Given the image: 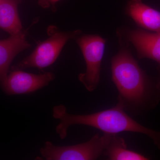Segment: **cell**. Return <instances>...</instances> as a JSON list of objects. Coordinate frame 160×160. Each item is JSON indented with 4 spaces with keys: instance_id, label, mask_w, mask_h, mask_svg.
<instances>
[{
    "instance_id": "obj_1",
    "label": "cell",
    "mask_w": 160,
    "mask_h": 160,
    "mask_svg": "<svg viewBox=\"0 0 160 160\" xmlns=\"http://www.w3.org/2000/svg\"><path fill=\"white\" fill-rule=\"evenodd\" d=\"M119 41L122 47L111 60L112 80L118 92V102L127 113L138 115L158 102L160 81L151 79L132 56L127 43Z\"/></svg>"
},
{
    "instance_id": "obj_2",
    "label": "cell",
    "mask_w": 160,
    "mask_h": 160,
    "mask_svg": "<svg viewBox=\"0 0 160 160\" xmlns=\"http://www.w3.org/2000/svg\"><path fill=\"white\" fill-rule=\"evenodd\" d=\"M52 117L59 120L56 131L61 139L67 136L70 126L82 125L93 127L104 133L118 134L122 132H129L146 135L151 138L156 146L160 149V132L149 129L133 119L118 102L112 108L89 114H69L66 106L58 105L52 108Z\"/></svg>"
},
{
    "instance_id": "obj_3",
    "label": "cell",
    "mask_w": 160,
    "mask_h": 160,
    "mask_svg": "<svg viewBox=\"0 0 160 160\" xmlns=\"http://www.w3.org/2000/svg\"><path fill=\"white\" fill-rule=\"evenodd\" d=\"M82 32L80 30L60 31L56 27L50 26L48 29L49 37L39 43L29 56L12 66V69L30 68L42 69L51 66L57 59L66 42L76 38Z\"/></svg>"
},
{
    "instance_id": "obj_4",
    "label": "cell",
    "mask_w": 160,
    "mask_h": 160,
    "mask_svg": "<svg viewBox=\"0 0 160 160\" xmlns=\"http://www.w3.org/2000/svg\"><path fill=\"white\" fill-rule=\"evenodd\" d=\"M114 134H97L85 142L69 146H57L46 141L40 149L46 160H94L104 153Z\"/></svg>"
},
{
    "instance_id": "obj_5",
    "label": "cell",
    "mask_w": 160,
    "mask_h": 160,
    "mask_svg": "<svg viewBox=\"0 0 160 160\" xmlns=\"http://www.w3.org/2000/svg\"><path fill=\"white\" fill-rule=\"evenodd\" d=\"M80 36L75 40L82 53L86 69L85 72L79 75L78 79L87 90L91 92L99 83L106 40L97 35Z\"/></svg>"
},
{
    "instance_id": "obj_6",
    "label": "cell",
    "mask_w": 160,
    "mask_h": 160,
    "mask_svg": "<svg viewBox=\"0 0 160 160\" xmlns=\"http://www.w3.org/2000/svg\"><path fill=\"white\" fill-rule=\"evenodd\" d=\"M54 78L51 72L35 74L21 69H12L0 85L7 95L29 94L47 86Z\"/></svg>"
},
{
    "instance_id": "obj_7",
    "label": "cell",
    "mask_w": 160,
    "mask_h": 160,
    "mask_svg": "<svg viewBox=\"0 0 160 160\" xmlns=\"http://www.w3.org/2000/svg\"><path fill=\"white\" fill-rule=\"evenodd\" d=\"M120 40L133 45L139 59L149 58L155 61L160 70V32L142 29L118 30Z\"/></svg>"
},
{
    "instance_id": "obj_8",
    "label": "cell",
    "mask_w": 160,
    "mask_h": 160,
    "mask_svg": "<svg viewBox=\"0 0 160 160\" xmlns=\"http://www.w3.org/2000/svg\"><path fill=\"white\" fill-rule=\"evenodd\" d=\"M26 31L10 35L0 40V83L6 78L12 60L18 54L29 48L30 44L26 39Z\"/></svg>"
},
{
    "instance_id": "obj_9",
    "label": "cell",
    "mask_w": 160,
    "mask_h": 160,
    "mask_svg": "<svg viewBox=\"0 0 160 160\" xmlns=\"http://www.w3.org/2000/svg\"><path fill=\"white\" fill-rule=\"evenodd\" d=\"M126 14L145 30L160 32V12L143 2L142 0H129Z\"/></svg>"
},
{
    "instance_id": "obj_10",
    "label": "cell",
    "mask_w": 160,
    "mask_h": 160,
    "mask_svg": "<svg viewBox=\"0 0 160 160\" xmlns=\"http://www.w3.org/2000/svg\"><path fill=\"white\" fill-rule=\"evenodd\" d=\"M21 1L0 0V29L10 35L22 32V26L18 12V5Z\"/></svg>"
},
{
    "instance_id": "obj_11",
    "label": "cell",
    "mask_w": 160,
    "mask_h": 160,
    "mask_svg": "<svg viewBox=\"0 0 160 160\" xmlns=\"http://www.w3.org/2000/svg\"><path fill=\"white\" fill-rule=\"evenodd\" d=\"M110 160H149L144 155L127 149L126 141L118 134L112 136L109 146L104 154Z\"/></svg>"
},
{
    "instance_id": "obj_12",
    "label": "cell",
    "mask_w": 160,
    "mask_h": 160,
    "mask_svg": "<svg viewBox=\"0 0 160 160\" xmlns=\"http://www.w3.org/2000/svg\"><path fill=\"white\" fill-rule=\"evenodd\" d=\"M39 6L43 9H55V5L60 0H37Z\"/></svg>"
}]
</instances>
